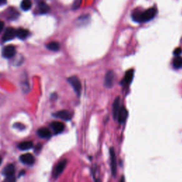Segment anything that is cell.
Segmentation results:
<instances>
[{
    "instance_id": "6da1fadb",
    "label": "cell",
    "mask_w": 182,
    "mask_h": 182,
    "mask_svg": "<svg viewBox=\"0 0 182 182\" xmlns=\"http://www.w3.org/2000/svg\"><path fill=\"white\" fill-rule=\"evenodd\" d=\"M157 14V9L155 8H150L142 12H135L132 14V19L135 22L138 23L147 22L154 19Z\"/></svg>"
},
{
    "instance_id": "7a4b0ae2",
    "label": "cell",
    "mask_w": 182,
    "mask_h": 182,
    "mask_svg": "<svg viewBox=\"0 0 182 182\" xmlns=\"http://www.w3.org/2000/svg\"><path fill=\"white\" fill-rule=\"evenodd\" d=\"M68 83L71 84L73 88V90L75 91L77 96H80L82 92V85L81 81L76 76H71L68 78Z\"/></svg>"
},
{
    "instance_id": "3957f363",
    "label": "cell",
    "mask_w": 182,
    "mask_h": 182,
    "mask_svg": "<svg viewBox=\"0 0 182 182\" xmlns=\"http://www.w3.org/2000/svg\"><path fill=\"white\" fill-rule=\"evenodd\" d=\"M110 167L113 176H116L117 174V158L113 147L110 149Z\"/></svg>"
},
{
    "instance_id": "277c9868",
    "label": "cell",
    "mask_w": 182,
    "mask_h": 182,
    "mask_svg": "<svg viewBox=\"0 0 182 182\" xmlns=\"http://www.w3.org/2000/svg\"><path fill=\"white\" fill-rule=\"evenodd\" d=\"M16 55V48L12 45L7 46L2 50V56L5 58H12Z\"/></svg>"
},
{
    "instance_id": "5b68a950",
    "label": "cell",
    "mask_w": 182,
    "mask_h": 182,
    "mask_svg": "<svg viewBox=\"0 0 182 182\" xmlns=\"http://www.w3.org/2000/svg\"><path fill=\"white\" fill-rule=\"evenodd\" d=\"M53 115L55 117H58V118L66 120V121L71 120V119H72V117H73V114L71 113V112H69L68 110H60V111L53 114Z\"/></svg>"
},
{
    "instance_id": "8992f818",
    "label": "cell",
    "mask_w": 182,
    "mask_h": 182,
    "mask_svg": "<svg viewBox=\"0 0 182 182\" xmlns=\"http://www.w3.org/2000/svg\"><path fill=\"white\" fill-rule=\"evenodd\" d=\"M66 165H67V160H63L62 161H61L60 162L56 165L54 169V171H53V177L55 179L58 178V176L61 175V173L63 172V170H65Z\"/></svg>"
},
{
    "instance_id": "52a82bcc",
    "label": "cell",
    "mask_w": 182,
    "mask_h": 182,
    "mask_svg": "<svg viewBox=\"0 0 182 182\" xmlns=\"http://www.w3.org/2000/svg\"><path fill=\"white\" fill-rule=\"evenodd\" d=\"M115 73L112 71H109L105 76V85L107 88H111L114 84Z\"/></svg>"
},
{
    "instance_id": "ba28073f",
    "label": "cell",
    "mask_w": 182,
    "mask_h": 182,
    "mask_svg": "<svg viewBox=\"0 0 182 182\" xmlns=\"http://www.w3.org/2000/svg\"><path fill=\"white\" fill-rule=\"evenodd\" d=\"M15 37H16V30L9 27L5 31L3 37H2V40H3V42H8V41L14 38Z\"/></svg>"
},
{
    "instance_id": "9c48e42d",
    "label": "cell",
    "mask_w": 182,
    "mask_h": 182,
    "mask_svg": "<svg viewBox=\"0 0 182 182\" xmlns=\"http://www.w3.org/2000/svg\"><path fill=\"white\" fill-rule=\"evenodd\" d=\"M133 77H134V70L133 69H130V70L127 71L126 73H125V78L122 81L121 84L124 86H129L132 81Z\"/></svg>"
},
{
    "instance_id": "30bf717a",
    "label": "cell",
    "mask_w": 182,
    "mask_h": 182,
    "mask_svg": "<svg viewBox=\"0 0 182 182\" xmlns=\"http://www.w3.org/2000/svg\"><path fill=\"white\" fill-rule=\"evenodd\" d=\"M20 161H21L22 163L26 164V165H32L34 163L35 159L32 154L27 153L20 156Z\"/></svg>"
},
{
    "instance_id": "8fae6325",
    "label": "cell",
    "mask_w": 182,
    "mask_h": 182,
    "mask_svg": "<svg viewBox=\"0 0 182 182\" xmlns=\"http://www.w3.org/2000/svg\"><path fill=\"white\" fill-rule=\"evenodd\" d=\"M127 116H128V112L127 109L125 108L124 106L120 107L119 113L118 115H117V121H118L120 124H123V123L126 121Z\"/></svg>"
},
{
    "instance_id": "7c38bea8",
    "label": "cell",
    "mask_w": 182,
    "mask_h": 182,
    "mask_svg": "<svg viewBox=\"0 0 182 182\" xmlns=\"http://www.w3.org/2000/svg\"><path fill=\"white\" fill-rule=\"evenodd\" d=\"M51 127L52 128L55 134H59L62 132L65 128V125L61 122H53L51 125Z\"/></svg>"
},
{
    "instance_id": "4fadbf2b",
    "label": "cell",
    "mask_w": 182,
    "mask_h": 182,
    "mask_svg": "<svg viewBox=\"0 0 182 182\" xmlns=\"http://www.w3.org/2000/svg\"><path fill=\"white\" fill-rule=\"evenodd\" d=\"M120 107H121V106H120V98L119 97H117L115 98L113 102V106H112V115H113L115 120H117V115L119 113Z\"/></svg>"
},
{
    "instance_id": "5bb4252c",
    "label": "cell",
    "mask_w": 182,
    "mask_h": 182,
    "mask_svg": "<svg viewBox=\"0 0 182 182\" xmlns=\"http://www.w3.org/2000/svg\"><path fill=\"white\" fill-rule=\"evenodd\" d=\"M14 172H15V167L14 165H12V164H9V165H7L4 168L3 171H2V174H3L6 177H7V176H14Z\"/></svg>"
},
{
    "instance_id": "9a60e30c",
    "label": "cell",
    "mask_w": 182,
    "mask_h": 182,
    "mask_svg": "<svg viewBox=\"0 0 182 182\" xmlns=\"http://www.w3.org/2000/svg\"><path fill=\"white\" fill-rule=\"evenodd\" d=\"M29 31L25 29H22V28H20V29L16 31V37L22 40L26 39L29 37Z\"/></svg>"
},
{
    "instance_id": "2e32d148",
    "label": "cell",
    "mask_w": 182,
    "mask_h": 182,
    "mask_svg": "<svg viewBox=\"0 0 182 182\" xmlns=\"http://www.w3.org/2000/svg\"><path fill=\"white\" fill-rule=\"evenodd\" d=\"M37 134L40 137L43 138V139H47V138H49L51 136V133L50 132V130L45 127H42L38 130L37 132Z\"/></svg>"
},
{
    "instance_id": "e0dca14e",
    "label": "cell",
    "mask_w": 182,
    "mask_h": 182,
    "mask_svg": "<svg viewBox=\"0 0 182 182\" xmlns=\"http://www.w3.org/2000/svg\"><path fill=\"white\" fill-rule=\"evenodd\" d=\"M33 145H33L32 142H31V141H26V142H23L19 144V145H18V148L22 151L28 150H30L31 148H32Z\"/></svg>"
},
{
    "instance_id": "ac0fdd59",
    "label": "cell",
    "mask_w": 182,
    "mask_h": 182,
    "mask_svg": "<svg viewBox=\"0 0 182 182\" xmlns=\"http://www.w3.org/2000/svg\"><path fill=\"white\" fill-rule=\"evenodd\" d=\"M32 3L31 0H23L21 3V8L24 11H28L32 8Z\"/></svg>"
},
{
    "instance_id": "d6986e66",
    "label": "cell",
    "mask_w": 182,
    "mask_h": 182,
    "mask_svg": "<svg viewBox=\"0 0 182 182\" xmlns=\"http://www.w3.org/2000/svg\"><path fill=\"white\" fill-rule=\"evenodd\" d=\"M47 47L48 49L53 51H57L60 49V44L58 42H53L48 43Z\"/></svg>"
},
{
    "instance_id": "ffe728a7",
    "label": "cell",
    "mask_w": 182,
    "mask_h": 182,
    "mask_svg": "<svg viewBox=\"0 0 182 182\" xmlns=\"http://www.w3.org/2000/svg\"><path fill=\"white\" fill-rule=\"evenodd\" d=\"M38 9H39V12L41 14H47L50 9L49 7L45 2H41L39 5H38Z\"/></svg>"
},
{
    "instance_id": "44dd1931",
    "label": "cell",
    "mask_w": 182,
    "mask_h": 182,
    "mask_svg": "<svg viewBox=\"0 0 182 182\" xmlns=\"http://www.w3.org/2000/svg\"><path fill=\"white\" fill-rule=\"evenodd\" d=\"M173 66L175 68H182V58L180 56H176L173 61Z\"/></svg>"
},
{
    "instance_id": "7402d4cb",
    "label": "cell",
    "mask_w": 182,
    "mask_h": 182,
    "mask_svg": "<svg viewBox=\"0 0 182 182\" xmlns=\"http://www.w3.org/2000/svg\"><path fill=\"white\" fill-rule=\"evenodd\" d=\"M3 182H16V178H15L14 175L11 176H7L6 179H4Z\"/></svg>"
},
{
    "instance_id": "603a6c76",
    "label": "cell",
    "mask_w": 182,
    "mask_h": 182,
    "mask_svg": "<svg viewBox=\"0 0 182 182\" xmlns=\"http://www.w3.org/2000/svg\"><path fill=\"white\" fill-rule=\"evenodd\" d=\"M81 0H76V1L74 2L73 5V9H78L81 6Z\"/></svg>"
},
{
    "instance_id": "cb8c5ba5",
    "label": "cell",
    "mask_w": 182,
    "mask_h": 182,
    "mask_svg": "<svg viewBox=\"0 0 182 182\" xmlns=\"http://www.w3.org/2000/svg\"><path fill=\"white\" fill-rule=\"evenodd\" d=\"M10 15L9 16V18L10 19H14L17 17V11H11L9 12Z\"/></svg>"
},
{
    "instance_id": "d4e9b609",
    "label": "cell",
    "mask_w": 182,
    "mask_h": 182,
    "mask_svg": "<svg viewBox=\"0 0 182 182\" xmlns=\"http://www.w3.org/2000/svg\"><path fill=\"white\" fill-rule=\"evenodd\" d=\"M14 127H16L17 129H19L21 130L25 129V126L23 124H22V123H16V124L14 125Z\"/></svg>"
},
{
    "instance_id": "484cf974",
    "label": "cell",
    "mask_w": 182,
    "mask_h": 182,
    "mask_svg": "<svg viewBox=\"0 0 182 182\" xmlns=\"http://www.w3.org/2000/svg\"><path fill=\"white\" fill-rule=\"evenodd\" d=\"M182 52V49L181 48H176L175 50H174V54L175 56H180V54Z\"/></svg>"
},
{
    "instance_id": "4316f807",
    "label": "cell",
    "mask_w": 182,
    "mask_h": 182,
    "mask_svg": "<svg viewBox=\"0 0 182 182\" xmlns=\"http://www.w3.org/2000/svg\"><path fill=\"white\" fill-rule=\"evenodd\" d=\"M41 149H42V145L41 144H38L37 146H36V147H35V152H39V151L41 150Z\"/></svg>"
},
{
    "instance_id": "83f0119b",
    "label": "cell",
    "mask_w": 182,
    "mask_h": 182,
    "mask_svg": "<svg viewBox=\"0 0 182 182\" xmlns=\"http://www.w3.org/2000/svg\"><path fill=\"white\" fill-rule=\"evenodd\" d=\"M4 27V23L2 21H0V33L2 32Z\"/></svg>"
},
{
    "instance_id": "f1b7e54d",
    "label": "cell",
    "mask_w": 182,
    "mask_h": 182,
    "mask_svg": "<svg viewBox=\"0 0 182 182\" xmlns=\"http://www.w3.org/2000/svg\"><path fill=\"white\" fill-rule=\"evenodd\" d=\"M7 3V0H0V6L4 5Z\"/></svg>"
},
{
    "instance_id": "f546056e",
    "label": "cell",
    "mask_w": 182,
    "mask_h": 182,
    "mask_svg": "<svg viewBox=\"0 0 182 182\" xmlns=\"http://www.w3.org/2000/svg\"><path fill=\"white\" fill-rule=\"evenodd\" d=\"M120 182H125V177L124 176H122V177L120 179Z\"/></svg>"
},
{
    "instance_id": "4dcf8cb0",
    "label": "cell",
    "mask_w": 182,
    "mask_h": 182,
    "mask_svg": "<svg viewBox=\"0 0 182 182\" xmlns=\"http://www.w3.org/2000/svg\"><path fill=\"white\" fill-rule=\"evenodd\" d=\"M2 158L0 157V165H1V164H2Z\"/></svg>"
}]
</instances>
